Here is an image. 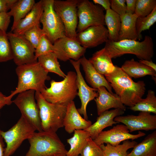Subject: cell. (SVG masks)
Instances as JSON below:
<instances>
[{
	"label": "cell",
	"instance_id": "7c38bea8",
	"mask_svg": "<svg viewBox=\"0 0 156 156\" xmlns=\"http://www.w3.org/2000/svg\"><path fill=\"white\" fill-rule=\"evenodd\" d=\"M10 44L14 63L17 66L38 61L35 49L24 35L7 33Z\"/></svg>",
	"mask_w": 156,
	"mask_h": 156
},
{
	"label": "cell",
	"instance_id": "74e56055",
	"mask_svg": "<svg viewBox=\"0 0 156 156\" xmlns=\"http://www.w3.org/2000/svg\"><path fill=\"white\" fill-rule=\"evenodd\" d=\"M53 44L45 35L41 38L37 46L35 49V55L36 58L40 56L53 52Z\"/></svg>",
	"mask_w": 156,
	"mask_h": 156
},
{
	"label": "cell",
	"instance_id": "d6986e66",
	"mask_svg": "<svg viewBox=\"0 0 156 156\" xmlns=\"http://www.w3.org/2000/svg\"><path fill=\"white\" fill-rule=\"evenodd\" d=\"M97 90L98 96L94 100L96 103L98 116L112 108L120 109L125 111L126 106L116 94L111 93L104 86L101 87Z\"/></svg>",
	"mask_w": 156,
	"mask_h": 156
},
{
	"label": "cell",
	"instance_id": "b9f144b4",
	"mask_svg": "<svg viewBox=\"0 0 156 156\" xmlns=\"http://www.w3.org/2000/svg\"><path fill=\"white\" fill-rule=\"evenodd\" d=\"M136 0H125L126 13L133 14L134 13Z\"/></svg>",
	"mask_w": 156,
	"mask_h": 156
},
{
	"label": "cell",
	"instance_id": "60d3db41",
	"mask_svg": "<svg viewBox=\"0 0 156 156\" xmlns=\"http://www.w3.org/2000/svg\"><path fill=\"white\" fill-rule=\"evenodd\" d=\"M17 0H0V13L7 12Z\"/></svg>",
	"mask_w": 156,
	"mask_h": 156
},
{
	"label": "cell",
	"instance_id": "ac0fdd59",
	"mask_svg": "<svg viewBox=\"0 0 156 156\" xmlns=\"http://www.w3.org/2000/svg\"><path fill=\"white\" fill-rule=\"evenodd\" d=\"M92 124L90 120L81 117L73 101L67 105L63 125L66 131L69 134L75 130H85Z\"/></svg>",
	"mask_w": 156,
	"mask_h": 156
},
{
	"label": "cell",
	"instance_id": "cb8c5ba5",
	"mask_svg": "<svg viewBox=\"0 0 156 156\" xmlns=\"http://www.w3.org/2000/svg\"><path fill=\"white\" fill-rule=\"evenodd\" d=\"M121 68L131 78H138L147 75L156 78V71L144 64L135 61L133 58L125 61Z\"/></svg>",
	"mask_w": 156,
	"mask_h": 156
},
{
	"label": "cell",
	"instance_id": "836d02e7",
	"mask_svg": "<svg viewBox=\"0 0 156 156\" xmlns=\"http://www.w3.org/2000/svg\"><path fill=\"white\" fill-rule=\"evenodd\" d=\"M13 59L12 52L7 34L0 29V62Z\"/></svg>",
	"mask_w": 156,
	"mask_h": 156
},
{
	"label": "cell",
	"instance_id": "ab89813d",
	"mask_svg": "<svg viewBox=\"0 0 156 156\" xmlns=\"http://www.w3.org/2000/svg\"><path fill=\"white\" fill-rule=\"evenodd\" d=\"M11 17L8 12L0 13V30L6 31L10 22Z\"/></svg>",
	"mask_w": 156,
	"mask_h": 156
},
{
	"label": "cell",
	"instance_id": "30bf717a",
	"mask_svg": "<svg viewBox=\"0 0 156 156\" xmlns=\"http://www.w3.org/2000/svg\"><path fill=\"white\" fill-rule=\"evenodd\" d=\"M79 0H54V9L64 27L66 36L76 40L78 23L77 6Z\"/></svg>",
	"mask_w": 156,
	"mask_h": 156
},
{
	"label": "cell",
	"instance_id": "44dd1931",
	"mask_svg": "<svg viewBox=\"0 0 156 156\" xmlns=\"http://www.w3.org/2000/svg\"><path fill=\"white\" fill-rule=\"evenodd\" d=\"M80 60L86 81L91 87L97 89L101 87L104 86L110 93H113L110 83L104 75L99 73L95 69L89 60L83 56L80 59Z\"/></svg>",
	"mask_w": 156,
	"mask_h": 156
},
{
	"label": "cell",
	"instance_id": "f546056e",
	"mask_svg": "<svg viewBox=\"0 0 156 156\" xmlns=\"http://www.w3.org/2000/svg\"><path fill=\"white\" fill-rule=\"evenodd\" d=\"M38 62L47 72L54 73L64 78L66 75L62 70L58 59L53 52L39 56Z\"/></svg>",
	"mask_w": 156,
	"mask_h": 156
},
{
	"label": "cell",
	"instance_id": "8992f818",
	"mask_svg": "<svg viewBox=\"0 0 156 156\" xmlns=\"http://www.w3.org/2000/svg\"><path fill=\"white\" fill-rule=\"evenodd\" d=\"M42 131L56 133L64 127L67 105L53 103L45 100L40 92H35Z\"/></svg>",
	"mask_w": 156,
	"mask_h": 156
},
{
	"label": "cell",
	"instance_id": "5bb4252c",
	"mask_svg": "<svg viewBox=\"0 0 156 156\" xmlns=\"http://www.w3.org/2000/svg\"><path fill=\"white\" fill-rule=\"evenodd\" d=\"M129 132L128 128L124 125H117L109 130L102 131L93 140L99 146L104 143H109L116 146L125 140H133L146 135L145 133L140 131L135 134Z\"/></svg>",
	"mask_w": 156,
	"mask_h": 156
},
{
	"label": "cell",
	"instance_id": "ba28073f",
	"mask_svg": "<svg viewBox=\"0 0 156 156\" xmlns=\"http://www.w3.org/2000/svg\"><path fill=\"white\" fill-rule=\"evenodd\" d=\"M77 9V33L91 26L105 25V10L100 5L88 0H79Z\"/></svg>",
	"mask_w": 156,
	"mask_h": 156
},
{
	"label": "cell",
	"instance_id": "e0dca14e",
	"mask_svg": "<svg viewBox=\"0 0 156 156\" xmlns=\"http://www.w3.org/2000/svg\"><path fill=\"white\" fill-rule=\"evenodd\" d=\"M108 38L107 28L104 25H95L77 33L76 40L86 49L94 47L105 42Z\"/></svg>",
	"mask_w": 156,
	"mask_h": 156
},
{
	"label": "cell",
	"instance_id": "f6af8a7d",
	"mask_svg": "<svg viewBox=\"0 0 156 156\" xmlns=\"http://www.w3.org/2000/svg\"><path fill=\"white\" fill-rule=\"evenodd\" d=\"M139 62L148 66L156 71V65L152 60H140Z\"/></svg>",
	"mask_w": 156,
	"mask_h": 156
},
{
	"label": "cell",
	"instance_id": "4dcf8cb0",
	"mask_svg": "<svg viewBox=\"0 0 156 156\" xmlns=\"http://www.w3.org/2000/svg\"><path fill=\"white\" fill-rule=\"evenodd\" d=\"M122 144L116 146L109 143L106 145L102 144L100 146L103 154V156H127L128 150L133 148L137 142L134 140H127L122 142Z\"/></svg>",
	"mask_w": 156,
	"mask_h": 156
},
{
	"label": "cell",
	"instance_id": "d6a6232c",
	"mask_svg": "<svg viewBox=\"0 0 156 156\" xmlns=\"http://www.w3.org/2000/svg\"><path fill=\"white\" fill-rule=\"evenodd\" d=\"M156 22V7L148 15L142 17H138L136 23V28L138 40L142 38V31L149 29Z\"/></svg>",
	"mask_w": 156,
	"mask_h": 156
},
{
	"label": "cell",
	"instance_id": "ee69618b",
	"mask_svg": "<svg viewBox=\"0 0 156 156\" xmlns=\"http://www.w3.org/2000/svg\"><path fill=\"white\" fill-rule=\"evenodd\" d=\"M12 103V101L10 100L8 98L7 96L4 95L0 91V110L5 105H10Z\"/></svg>",
	"mask_w": 156,
	"mask_h": 156
},
{
	"label": "cell",
	"instance_id": "f1b7e54d",
	"mask_svg": "<svg viewBox=\"0 0 156 156\" xmlns=\"http://www.w3.org/2000/svg\"><path fill=\"white\" fill-rule=\"evenodd\" d=\"M106 11L105 22L107 27L108 39L112 41H117L121 27L120 16L111 9Z\"/></svg>",
	"mask_w": 156,
	"mask_h": 156
},
{
	"label": "cell",
	"instance_id": "bcb514c9",
	"mask_svg": "<svg viewBox=\"0 0 156 156\" xmlns=\"http://www.w3.org/2000/svg\"><path fill=\"white\" fill-rule=\"evenodd\" d=\"M3 139L0 134V156H3L5 150V144Z\"/></svg>",
	"mask_w": 156,
	"mask_h": 156
},
{
	"label": "cell",
	"instance_id": "7dc6e473",
	"mask_svg": "<svg viewBox=\"0 0 156 156\" xmlns=\"http://www.w3.org/2000/svg\"><path fill=\"white\" fill-rule=\"evenodd\" d=\"M80 156V155H79V156Z\"/></svg>",
	"mask_w": 156,
	"mask_h": 156
},
{
	"label": "cell",
	"instance_id": "9a60e30c",
	"mask_svg": "<svg viewBox=\"0 0 156 156\" xmlns=\"http://www.w3.org/2000/svg\"><path fill=\"white\" fill-rule=\"evenodd\" d=\"M114 120L125 125L130 133L140 130L147 131L156 129V115L149 112H140L138 115L117 116Z\"/></svg>",
	"mask_w": 156,
	"mask_h": 156
},
{
	"label": "cell",
	"instance_id": "9c48e42d",
	"mask_svg": "<svg viewBox=\"0 0 156 156\" xmlns=\"http://www.w3.org/2000/svg\"><path fill=\"white\" fill-rule=\"evenodd\" d=\"M54 0H43V11L40 20L45 35L53 44L66 36L64 25L53 7Z\"/></svg>",
	"mask_w": 156,
	"mask_h": 156
},
{
	"label": "cell",
	"instance_id": "2e32d148",
	"mask_svg": "<svg viewBox=\"0 0 156 156\" xmlns=\"http://www.w3.org/2000/svg\"><path fill=\"white\" fill-rule=\"evenodd\" d=\"M69 60L76 73L77 95L79 96L81 102V107L77 110L81 115H83L85 119L88 120L87 107L90 101L94 99L97 96V90L90 87L86 82L80 70V59L78 61L72 60Z\"/></svg>",
	"mask_w": 156,
	"mask_h": 156
},
{
	"label": "cell",
	"instance_id": "8d00e7d4",
	"mask_svg": "<svg viewBox=\"0 0 156 156\" xmlns=\"http://www.w3.org/2000/svg\"><path fill=\"white\" fill-rule=\"evenodd\" d=\"M80 156H103L102 150L90 137L86 142L80 154Z\"/></svg>",
	"mask_w": 156,
	"mask_h": 156
},
{
	"label": "cell",
	"instance_id": "7402d4cb",
	"mask_svg": "<svg viewBox=\"0 0 156 156\" xmlns=\"http://www.w3.org/2000/svg\"><path fill=\"white\" fill-rule=\"evenodd\" d=\"M43 11V0L36 3L31 11L18 23L12 33L23 35L36 25H40V20Z\"/></svg>",
	"mask_w": 156,
	"mask_h": 156
},
{
	"label": "cell",
	"instance_id": "d590c367",
	"mask_svg": "<svg viewBox=\"0 0 156 156\" xmlns=\"http://www.w3.org/2000/svg\"><path fill=\"white\" fill-rule=\"evenodd\" d=\"M35 49L41 38L45 35L40 26L36 25L26 31L23 35Z\"/></svg>",
	"mask_w": 156,
	"mask_h": 156
},
{
	"label": "cell",
	"instance_id": "1f68e13d",
	"mask_svg": "<svg viewBox=\"0 0 156 156\" xmlns=\"http://www.w3.org/2000/svg\"><path fill=\"white\" fill-rule=\"evenodd\" d=\"M129 108L134 111L152 113L156 114V96L155 92L149 90L145 98H142L134 106Z\"/></svg>",
	"mask_w": 156,
	"mask_h": 156
},
{
	"label": "cell",
	"instance_id": "d4e9b609",
	"mask_svg": "<svg viewBox=\"0 0 156 156\" xmlns=\"http://www.w3.org/2000/svg\"><path fill=\"white\" fill-rule=\"evenodd\" d=\"M127 156H156V131L136 144Z\"/></svg>",
	"mask_w": 156,
	"mask_h": 156
},
{
	"label": "cell",
	"instance_id": "8fae6325",
	"mask_svg": "<svg viewBox=\"0 0 156 156\" xmlns=\"http://www.w3.org/2000/svg\"><path fill=\"white\" fill-rule=\"evenodd\" d=\"M35 91H26L18 94L12 101L20 110L21 116L24 117L38 131H42L39 111L35 101Z\"/></svg>",
	"mask_w": 156,
	"mask_h": 156
},
{
	"label": "cell",
	"instance_id": "ffe728a7",
	"mask_svg": "<svg viewBox=\"0 0 156 156\" xmlns=\"http://www.w3.org/2000/svg\"><path fill=\"white\" fill-rule=\"evenodd\" d=\"M124 113L125 111L120 109L106 110L99 116L94 123L84 130L90 133V138L93 140L105 128L118 123L114 120V118L122 115Z\"/></svg>",
	"mask_w": 156,
	"mask_h": 156
},
{
	"label": "cell",
	"instance_id": "52a82bcc",
	"mask_svg": "<svg viewBox=\"0 0 156 156\" xmlns=\"http://www.w3.org/2000/svg\"><path fill=\"white\" fill-rule=\"evenodd\" d=\"M36 131L23 116L11 128L5 131L0 129V134L6 144L3 156H10L23 141L27 139Z\"/></svg>",
	"mask_w": 156,
	"mask_h": 156
},
{
	"label": "cell",
	"instance_id": "83f0119b",
	"mask_svg": "<svg viewBox=\"0 0 156 156\" xmlns=\"http://www.w3.org/2000/svg\"><path fill=\"white\" fill-rule=\"evenodd\" d=\"M74 132L73 136L67 140L70 148L66 156L79 155L88 139L90 137V133L84 130H75Z\"/></svg>",
	"mask_w": 156,
	"mask_h": 156
},
{
	"label": "cell",
	"instance_id": "4316f807",
	"mask_svg": "<svg viewBox=\"0 0 156 156\" xmlns=\"http://www.w3.org/2000/svg\"><path fill=\"white\" fill-rule=\"evenodd\" d=\"M35 3L34 0H17L13 5L8 12L14 18L10 32L13 31L19 22L31 11Z\"/></svg>",
	"mask_w": 156,
	"mask_h": 156
},
{
	"label": "cell",
	"instance_id": "3957f363",
	"mask_svg": "<svg viewBox=\"0 0 156 156\" xmlns=\"http://www.w3.org/2000/svg\"><path fill=\"white\" fill-rule=\"evenodd\" d=\"M105 43L104 47L112 59L130 54L135 55L140 60H150L153 56V40L148 35L141 42L127 39L115 42L108 39Z\"/></svg>",
	"mask_w": 156,
	"mask_h": 156
},
{
	"label": "cell",
	"instance_id": "e575fe53",
	"mask_svg": "<svg viewBox=\"0 0 156 156\" xmlns=\"http://www.w3.org/2000/svg\"><path fill=\"white\" fill-rule=\"evenodd\" d=\"M156 7V0H136L134 13L138 17H145Z\"/></svg>",
	"mask_w": 156,
	"mask_h": 156
},
{
	"label": "cell",
	"instance_id": "277c9868",
	"mask_svg": "<svg viewBox=\"0 0 156 156\" xmlns=\"http://www.w3.org/2000/svg\"><path fill=\"white\" fill-rule=\"evenodd\" d=\"M28 140L30 146L25 156H65L67 152L55 132H35Z\"/></svg>",
	"mask_w": 156,
	"mask_h": 156
},
{
	"label": "cell",
	"instance_id": "f35d334b",
	"mask_svg": "<svg viewBox=\"0 0 156 156\" xmlns=\"http://www.w3.org/2000/svg\"><path fill=\"white\" fill-rule=\"evenodd\" d=\"M110 9L120 16L126 13L125 0H111Z\"/></svg>",
	"mask_w": 156,
	"mask_h": 156
},
{
	"label": "cell",
	"instance_id": "7a4b0ae2",
	"mask_svg": "<svg viewBox=\"0 0 156 156\" xmlns=\"http://www.w3.org/2000/svg\"><path fill=\"white\" fill-rule=\"evenodd\" d=\"M16 72L18 83L15 89L7 96L10 101L15 95L28 90H32L40 92L46 87V81L51 79L48 73L38 61L18 66Z\"/></svg>",
	"mask_w": 156,
	"mask_h": 156
},
{
	"label": "cell",
	"instance_id": "603a6c76",
	"mask_svg": "<svg viewBox=\"0 0 156 156\" xmlns=\"http://www.w3.org/2000/svg\"><path fill=\"white\" fill-rule=\"evenodd\" d=\"M105 48L96 51L89 60L95 69L104 76L112 72L115 66Z\"/></svg>",
	"mask_w": 156,
	"mask_h": 156
},
{
	"label": "cell",
	"instance_id": "4fadbf2b",
	"mask_svg": "<svg viewBox=\"0 0 156 156\" xmlns=\"http://www.w3.org/2000/svg\"><path fill=\"white\" fill-rule=\"evenodd\" d=\"M52 48L58 59L63 62L78 60L84 56L86 49L75 40L66 36L57 40Z\"/></svg>",
	"mask_w": 156,
	"mask_h": 156
},
{
	"label": "cell",
	"instance_id": "6da1fadb",
	"mask_svg": "<svg viewBox=\"0 0 156 156\" xmlns=\"http://www.w3.org/2000/svg\"><path fill=\"white\" fill-rule=\"evenodd\" d=\"M114 70L104 75L122 103L129 107L134 106L142 99L146 90L143 81H134L121 68L115 66Z\"/></svg>",
	"mask_w": 156,
	"mask_h": 156
},
{
	"label": "cell",
	"instance_id": "7bdbcfd3",
	"mask_svg": "<svg viewBox=\"0 0 156 156\" xmlns=\"http://www.w3.org/2000/svg\"><path fill=\"white\" fill-rule=\"evenodd\" d=\"M93 2L100 5L106 10L110 9V3L109 0H93Z\"/></svg>",
	"mask_w": 156,
	"mask_h": 156
},
{
	"label": "cell",
	"instance_id": "5b68a950",
	"mask_svg": "<svg viewBox=\"0 0 156 156\" xmlns=\"http://www.w3.org/2000/svg\"><path fill=\"white\" fill-rule=\"evenodd\" d=\"M77 92L76 73L70 71L61 81L52 80L50 87H46L40 93L44 99L49 102L67 105L73 101Z\"/></svg>",
	"mask_w": 156,
	"mask_h": 156
},
{
	"label": "cell",
	"instance_id": "484cf974",
	"mask_svg": "<svg viewBox=\"0 0 156 156\" xmlns=\"http://www.w3.org/2000/svg\"><path fill=\"white\" fill-rule=\"evenodd\" d=\"M120 16L121 27L118 41L126 39L137 40L136 23L137 16L135 14L127 13Z\"/></svg>",
	"mask_w": 156,
	"mask_h": 156
}]
</instances>
